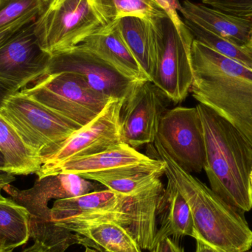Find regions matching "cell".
I'll use <instances>...</instances> for the list:
<instances>
[{"label": "cell", "instance_id": "cell-13", "mask_svg": "<svg viewBox=\"0 0 252 252\" xmlns=\"http://www.w3.org/2000/svg\"><path fill=\"white\" fill-rule=\"evenodd\" d=\"M124 99H112L103 112L87 125L75 130L50 155L41 169L58 165L71 158L94 155L124 143L120 124Z\"/></svg>", "mask_w": 252, "mask_h": 252}, {"label": "cell", "instance_id": "cell-12", "mask_svg": "<svg viewBox=\"0 0 252 252\" xmlns=\"http://www.w3.org/2000/svg\"><path fill=\"white\" fill-rule=\"evenodd\" d=\"M35 20L22 27L0 47V78L19 91L47 75L52 57L40 45Z\"/></svg>", "mask_w": 252, "mask_h": 252}, {"label": "cell", "instance_id": "cell-38", "mask_svg": "<svg viewBox=\"0 0 252 252\" xmlns=\"http://www.w3.org/2000/svg\"></svg>", "mask_w": 252, "mask_h": 252}, {"label": "cell", "instance_id": "cell-37", "mask_svg": "<svg viewBox=\"0 0 252 252\" xmlns=\"http://www.w3.org/2000/svg\"><path fill=\"white\" fill-rule=\"evenodd\" d=\"M47 1H48L49 4H50V3H51L52 1H53V0H47Z\"/></svg>", "mask_w": 252, "mask_h": 252}, {"label": "cell", "instance_id": "cell-20", "mask_svg": "<svg viewBox=\"0 0 252 252\" xmlns=\"http://www.w3.org/2000/svg\"><path fill=\"white\" fill-rule=\"evenodd\" d=\"M165 208L162 223L156 235L155 244L161 238L189 236L195 238L193 218L188 202L174 184L167 178Z\"/></svg>", "mask_w": 252, "mask_h": 252}, {"label": "cell", "instance_id": "cell-35", "mask_svg": "<svg viewBox=\"0 0 252 252\" xmlns=\"http://www.w3.org/2000/svg\"><path fill=\"white\" fill-rule=\"evenodd\" d=\"M250 184H251V188L252 189V171L251 174H250Z\"/></svg>", "mask_w": 252, "mask_h": 252}, {"label": "cell", "instance_id": "cell-14", "mask_svg": "<svg viewBox=\"0 0 252 252\" xmlns=\"http://www.w3.org/2000/svg\"><path fill=\"white\" fill-rule=\"evenodd\" d=\"M60 72L80 75L92 88L115 99H124L134 82L78 47L52 56L47 75Z\"/></svg>", "mask_w": 252, "mask_h": 252}, {"label": "cell", "instance_id": "cell-7", "mask_svg": "<svg viewBox=\"0 0 252 252\" xmlns=\"http://www.w3.org/2000/svg\"><path fill=\"white\" fill-rule=\"evenodd\" d=\"M0 116L43 163L80 128L21 91L6 101Z\"/></svg>", "mask_w": 252, "mask_h": 252}, {"label": "cell", "instance_id": "cell-24", "mask_svg": "<svg viewBox=\"0 0 252 252\" xmlns=\"http://www.w3.org/2000/svg\"><path fill=\"white\" fill-rule=\"evenodd\" d=\"M111 23L126 16H136L156 21L167 17L154 0H103Z\"/></svg>", "mask_w": 252, "mask_h": 252}, {"label": "cell", "instance_id": "cell-27", "mask_svg": "<svg viewBox=\"0 0 252 252\" xmlns=\"http://www.w3.org/2000/svg\"><path fill=\"white\" fill-rule=\"evenodd\" d=\"M202 3L233 16L252 19V0H202Z\"/></svg>", "mask_w": 252, "mask_h": 252}, {"label": "cell", "instance_id": "cell-17", "mask_svg": "<svg viewBox=\"0 0 252 252\" xmlns=\"http://www.w3.org/2000/svg\"><path fill=\"white\" fill-rule=\"evenodd\" d=\"M164 174V161L151 158L145 162L87 173L81 177L97 182L118 193L130 195L148 189Z\"/></svg>", "mask_w": 252, "mask_h": 252}, {"label": "cell", "instance_id": "cell-8", "mask_svg": "<svg viewBox=\"0 0 252 252\" xmlns=\"http://www.w3.org/2000/svg\"><path fill=\"white\" fill-rule=\"evenodd\" d=\"M157 65L151 82L175 104L190 93L193 82L191 61L192 42L184 41L168 17L157 21Z\"/></svg>", "mask_w": 252, "mask_h": 252}, {"label": "cell", "instance_id": "cell-22", "mask_svg": "<svg viewBox=\"0 0 252 252\" xmlns=\"http://www.w3.org/2000/svg\"><path fill=\"white\" fill-rule=\"evenodd\" d=\"M30 238L28 210L11 198L0 197V252H13Z\"/></svg>", "mask_w": 252, "mask_h": 252}, {"label": "cell", "instance_id": "cell-28", "mask_svg": "<svg viewBox=\"0 0 252 252\" xmlns=\"http://www.w3.org/2000/svg\"><path fill=\"white\" fill-rule=\"evenodd\" d=\"M38 16L39 15H32V16H28L19 22H15L14 24L7 27V28L0 30V47H1L13 34L16 33L22 27L28 25L32 21L35 20Z\"/></svg>", "mask_w": 252, "mask_h": 252}, {"label": "cell", "instance_id": "cell-2", "mask_svg": "<svg viewBox=\"0 0 252 252\" xmlns=\"http://www.w3.org/2000/svg\"><path fill=\"white\" fill-rule=\"evenodd\" d=\"M166 189L161 179L148 189L123 195L109 189H97L72 198L55 201L48 219L55 235L62 232L56 225L73 219L115 216L131 233L142 250L151 251L158 232V218L165 208Z\"/></svg>", "mask_w": 252, "mask_h": 252}, {"label": "cell", "instance_id": "cell-15", "mask_svg": "<svg viewBox=\"0 0 252 252\" xmlns=\"http://www.w3.org/2000/svg\"><path fill=\"white\" fill-rule=\"evenodd\" d=\"M77 47L97 56L130 81L148 80L123 39L115 22L100 32L87 37Z\"/></svg>", "mask_w": 252, "mask_h": 252}, {"label": "cell", "instance_id": "cell-26", "mask_svg": "<svg viewBox=\"0 0 252 252\" xmlns=\"http://www.w3.org/2000/svg\"><path fill=\"white\" fill-rule=\"evenodd\" d=\"M154 1L167 14V17L174 25L179 36L184 41L192 42L194 40L193 37L184 22L183 19L179 16V13L182 9V4L179 2V0H154Z\"/></svg>", "mask_w": 252, "mask_h": 252}, {"label": "cell", "instance_id": "cell-3", "mask_svg": "<svg viewBox=\"0 0 252 252\" xmlns=\"http://www.w3.org/2000/svg\"><path fill=\"white\" fill-rule=\"evenodd\" d=\"M191 61L192 97L227 120L252 146V69L196 40Z\"/></svg>", "mask_w": 252, "mask_h": 252}, {"label": "cell", "instance_id": "cell-33", "mask_svg": "<svg viewBox=\"0 0 252 252\" xmlns=\"http://www.w3.org/2000/svg\"><path fill=\"white\" fill-rule=\"evenodd\" d=\"M22 252H51L44 244L38 241H34L33 244Z\"/></svg>", "mask_w": 252, "mask_h": 252}, {"label": "cell", "instance_id": "cell-11", "mask_svg": "<svg viewBox=\"0 0 252 252\" xmlns=\"http://www.w3.org/2000/svg\"><path fill=\"white\" fill-rule=\"evenodd\" d=\"M164 96L148 80L133 82L123 100L120 124L123 141L132 148L154 143L165 112Z\"/></svg>", "mask_w": 252, "mask_h": 252}, {"label": "cell", "instance_id": "cell-29", "mask_svg": "<svg viewBox=\"0 0 252 252\" xmlns=\"http://www.w3.org/2000/svg\"><path fill=\"white\" fill-rule=\"evenodd\" d=\"M151 252H185L182 247H179L170 238H161L157 241Z\"/></svg>", "mask_w": 252, "mask_h": 252}, {"label": "cell", "instance_id": "cell-25", "mask_svg": "<svg viewBox=\"0 0 252 252\" xmlns=\"http://www.w3.org/2000/svg\"><path fill=\"white\" fill-rule=\"evenodd\" d=\"M47 0H0V30L32 15H40Z\"/></svg>", "mask_w": 252, "mask_h": 252}, {"label": "cell", "instance_id": "cell-19", "mask_svg": "<svg viewBox=\"0 0 252 252\" xmlns=\"http://www.w3.org/2000/svg\"><path fill=\"white\" fill-rule=\"evenodd\" d=\"M157 21L136 16H126L115 21L126 45L151 82L157 65Z\"/></svg>", "mask_w": 252, "mask_h": 252}, {"label": "cell", "instance_id": "cell-16", "mask_svg": "<svg viewBox=\"0 0 252 252\" xmlns=\"http://www.w3.org/2000/svg\"><path fill=\"white\" fill-rule=\"evenodd\" d=\"M180 13L185 20L220 35L239 47L250 48L252 19L233 16L189 0L183 1Z\"/></svg>", "mask_w": 252, "mask_h": 252}, {"label": "cell", "instance_id": "cell-6", "mask_svg": "<svg viewBox=\"0 0 252 252\" xmlns=\"http://www.w3.org/2000/svg\"><path fill=\"white\" fill-rule=\"evenodd\" d=\"M21 92L80 127L97 118L114 99L69 72L45 75Z\"/></svg>", "mask_w": 252, "mask_h": 252}, {"label": "cell", "instance_id": "cell-30", "mask_svg": "<svg viewBox=\"0 0 252 252\" xmlns=\"http://www.w3.org/2000/svg\"><path fill=\"white\" fill-rule=\"evenodd\" d=\"M19 92V90L14 86L0 78V111L2 109L6 101Z\"/></svg>", "mask_w": 252, "mask_h": 252}, {"label": "cell", "instance_id": "cell-18", "mask_svg": "<svg viewBox=\"0 0 252 252\" xmlns=\"http://www.w3.org/2000/svg\"><path fill=\"white\" fill-rule=\"evenodd\" d=\"M151 159L146 154H142L126 143L113 147L103 152L71 158L58 165L41 169L36 173L38 178L58 173H71L81 176L87 173H97L122 166L139 164Z\"/></svg>", "mask_w": 252, "mask_h": 252}, {"label": "cell", "instance_id": "cell-36", "mask_svg": "<svg viewBox=\"0 0 252 252\" xmlns=\"http://www.w3.org/2000/svg\"><path fill=\"white\" fill-rule=\"evenodd\" d=\"M250 48L251 49V50H252V34L251 41H250Z\"/></svg>", "mask_w": 252, "mask_h": 252}, {"label": "cell", "instance_id": "cell-32", "mask_svg": "<svg viewBox=\"0 0 252 252\" xmlns=\"http://www.w3.org/2000/svg\"><path fill=\"white\" fill-rule=\"evenodd\" d=\"M195 252H220L214 247L204 242L201 240L196 239V250Z\"/></svg>", "mask_w": 252, "mask_h": 252}, {"label": "cell", "instance_id": "cell-21", "mask_svg": "<svg viewBox=\"0 0 252 252\" xmlns=\"http://www.w3.org/2000/svg\"><path fill=\"white\" fill-rule=\"evenodd\" d=\"M0 152L5 160L8 173L28 176L37 173L42 160L28 148L14 129L0 116Z\"/></svg>", "mask_w": 252, "mask_h": 252}, {"label": "cell", "instance_id": "cell-9", "mask_svg": "<svg viewBox=\"0 0 252 252\" xmlns=\"http://www.w3.org/2000/svg\"><path fill=\"white\" fill-rule=\"evenodd\" d=\"M157 139L169 157L185 171L199 173L204 170L205 142L196 106L166 109Z\"/></svg>", "mask_w": 252, "mask_h": 252}, {"label": "cell", "instance_id": "cell-31", "mask_svg": "<svg viewBox=\"0 0 252 252\" xmlns=\"http://www.w3.org/2000/svg\"><path fill=\"white\" fill-rule=\"evenodd\" d=\"M14 180V176L7 172L5 160L0 152V197H2L1 191L4 189V187L10 185Z\"/></svg>", "mask_w": 252, "mask_h": 252}, {"label": "cell", "instance_id": "cell-5", "mask_svg": "<svg viewBox=\"0 0 252 252\" xmlns=\"http://www.w3.org/2000/svg\"><path fill=\"white\" fill-rule=\"evenodd\" d=\"M43 50L67 51L111 25L103 0H53L35 20Z\"/></svg>", "mask_w": 252, "mask_h": 252}, {"label": "cell", "instance_id": "cell-1", "mask_svg": "<svg viewBox=\"0 0 252 252\" xmlns=\"http://www.w3.org/2000/svg\"><path fill=\"white\" fill-rule=\"evenodd\" d=\"M147 156L165 163V176L189 205L193 218L195 239L220 252H247L252 247V230L244 213L222 199L211 188L179 167L158 139L148 145Z\"/></svg>", "mask_w": 252, "mask_h": 252}, {"label": "cell", "instance_id": "cell-10", "mask_svg": "<svg viewBox=\"0 0 252 252\" xmlns=\"http://www.w3.org/2000/svg\"><path fill=\"white\" fill-rule=\"evenodd\" d=\"M93 181L71 173H58L38 178L29 189H19L12 185L4 187L12 199L26 208L29 213L31 238L40 242L46 225L49 207L57 200L84 195L98 189Z\"/></svg>", "mask_w": 252, "mask_h": 252}, {"label": "cell", "instance_id": "cell-23", "mask_svg": "<svg viewBox=\"0 0 252 252\" xmlns=\"http://www.w3.org/2000/svg\"><path fill=\"white\" fill-rule=\"evenodd\" d=\"M192 34L194 40L202 43L217 53L233 59L252 69V50L249 47H241L229 40L207 31L204 28L183 19Z\"/></svg>", "mask_w": 252, "mask_h": 252}, {"label": "cell", "instance_id": "cell-4", "mask_svg": "<svg viewBox=\"0 0 252 252\" xmlns=\"http://www.w3.org/2000/svg\"><path fill=\"white\" fill-rule=\"evenodd\" d=\"M205 142L204 170L211 189L241 213L252 209V146L227 120L201 103L196 106Z\"/></svg>", "mask_w": 252, "mask_h": 252}, {"label": "cell", "instance_id": "cell-34", "mask_svg": "<svg viewBox=\"0 0 252 252\" xmlns=\"http://www.w3.org/2000/svg\"><path fill=\"white\" fill-rule=\"evenodd\" d=\"M84 252H100L96 249H92L91 247H86V250Z\"/></svg>", "mask_w": 252, "mask_h": 252}]
</instances>
